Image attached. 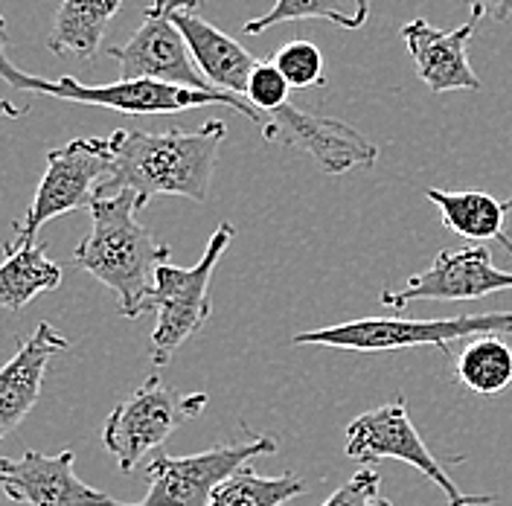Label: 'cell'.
Listing matches in <instances>:
<instances>
[{"label": "cell", "instance_id": "1", "mask_svg": "<svg viewBox=\"0 0 512 506\" xmlns=\"http://www.w3.org/2000/svg\"><path fill=\"white\" fill-rule=\"evenodd\" d=\"M224 137L227 126L222 120H207L195 131L117 128L114 134H108L111 175L96 195L134 192L140 210L155 195H181L195 204H204Z\"/></svg>", "mask_w": 512, "mask_h": 506}, {"label": "cell", "instance_id": "2", "mask_svg": "<svg viewBox=\"0 0 512 506\" xmlns=\"http://www.w3.org/2000/svg\"><path fill=\"white\" fill-rule=\"evenodd\" d=\"M91 233L73 251V265L117 294L123 317H140L155 288V274L169 262L172 248L158 242L137 222L140 201L134 192L96 195L88 207Z\"/></svg>", "mask_w": 512, "mask_h": 506}, {"label": "cell", "instance_id": "3", "mask_svg": "<svg viewBox=\"0 0 512 506\" xmlns=\"http://www.w3.org/2000/svg\"><path fill=\"white\" fill-rule=\"evenodd\" d=\"M0 79L21 91V94L38 96H59L67 102H79V105H99V108H111L120 114L131 117H152V114H181L192 108H204V105H224L242 117H248L254 126H265V117L256 111L251 102L239 99L233 94L222 91H192V88H178V85H163L152 79H137V82H111V85H85L73 76H56V79H44V76H32L24 73L18 64L9 59L6 53V21L0 15Z\"/></svg>", "mask_w": 512, "mask_h": 506}, {"label": "cell", "instance_id": "4", "mask_svg": "<svg viewBox=\"0 0 512 506\" xmlns=\"http://www.w3.org/2000/svg\"><path fill=\"white\" fill-rule=\"evenodd\" d=\"M480 335H512V312L486 315L437 317V320H408V317H364L338 326H323L312 332H297L294 347H329L347 352H393V349L437 347L454 358L451 341H472Z\"/></svg>", "mask_w": 512, "mask_h": 506}, {"label": "cell", "instance_id": "5", "mask_svg": "<svg viewBox=\"0 0 512 506\" xmlns=\"http://www.w3.org/2000/svg\"><path fill=\"white\" fill-rule=\"evenodd\" d=\"M236 236V227L230 222H222L207 248L201 253V259L192 268H178L172 262L160 265L155 274V288L146 297L143 312H155V329H152V361L163 367L172 361V355L190 341L195 332H201V326L213 315V303H210V280L216 265L222 262L224 251L230 248Z\"/></svg>", "mask_w": 512, "mask_h": 506}, {"label": "cell", "instance_id": "6", "mask_svg": "<svg viewBox=\"0 0 512 506\" xmlns=\"http://www.w3.org/2000/svg\"><path fill=\"white\" fill-rule=\"evenodd\" d=\"M111 175V149L108 137H79L59 149L47 152V169L35 190L24 222L15 224L9 242H3V253L21 251L35 245L38 230L47 222L59 219L70 210L91 207L99 187Z\"/></svg>", "mask_w": 512, "mask_h": 506}, {"label": "cell", "instance_id": "7", "mask_svg": "<svg viewBox=\"0 0 512 506\" xmlns=\"http://www.w3.org/2000/svg\"><path fill=\"white\" fill-rule=\"evenodd\" d=\"M347 457L355 463L402 460L443 492L446 506H492L501 501L498 495H466L457 489L443 460L419 437L402 393L390 405L364 411L352 419L347 425Z\"/></svg>", "mask_w": 512, "mask_h": 506}, {"label": "cell", "instance_id": "8", "mask_svg": "<svg viewBox=\"0 0 512 506\" xmlns=\"http://www.w3.org/2000/svg\"><path fill=\"white\" fill-rule=\"evenodd\" d=\"M207 408V393H178L158 376L143 381L126 402L108 413L102 428V445L114 454L120 472H134L140 460L160 451L184 422L201 416Z\"/></svg>", "mask_w": 512, "mask_h": 506}, {"label": "cell", "instance_id": "9", "mask_svg": "<svg viewBox=\"0 0 512 506\" xmlns=\"http://www.w3.org/2000/svg\"><path fill=\"white\" fill-rule=\"evenodd\" d=\"M280 443L274 437L248 434L242 443L213 445L190 457H169L158 451L149 463V492L134 506H207L213 492L254 457L277 454Z\"/></svg>", "mask_w": 512, "mask_h": 506}, {"label": "cell", "instance_id": "10", "mask_svg": "<svg viewBox=\"0 0 512 506\" xmlns=\"http://www.w3.org/2000/svg\"><path fill=\"white\" fill-rule=\"evenodd\" d=\"M512 271H501L486 245H469L460 251H443L434 262L414 274L402 288L384 285L382 306L402 312L416 300L434 303H460V300H480L498 291H510Z\"/></svg>", "mask_w": 512, "mask_h": 506}, {"label": "cell", "instance_id": "11", "mask_svg": "<svg viewBox=\"0 0 512 506\" xmlns=\"http://www.w3.org/2000/svg\"><path fill=\"white\" fill-rule=\"evenodd\" d=\"M108 56L120 64L123 82L152 79V82L192 88V91H216L192 62L187 38L172 24L166 0H155L143 15L140 30L134 32L126 44L108 47Z\"/></svg>", "mask_w": 512, "mask_h": 506}, {"label": "cell", "instance_id": "12", "mask_svg": "<svg viewBox=\"0 0 512 506\" xmlns=\"http://www.w3.org/2000/svg\"><path fill=\"white\" fill-rule=\"evenodd\" d=\"M262 137L268 143H286L306 152L326 175H344L350 169H373L379 160V146L361 131L335 117L312 114L294 108L291 102L265 114Z\"/></svg>", "mask_w": 512, "mask_h": 506}, {"label": "cell", "instance_id": "13", "mask_svg": "<svg viewBox=\"0 0 512 506\" xmlns=\"http://www.w3.org/2000/svg\"><path fill=\"white\" fill-rule=\"evenodd\" d=\"M0 495L27 506H134L88 486L73 472V448L44 454L30 448L24 457H0Z\"/></svg>", "mask_w": 512, "mask_h": 506}, {"label": "cell", "instance_id": "14", "mask_svg": "<svg viewBox=\"0 0 512 506\" xmlns=\"http://www.w3.org/2000/svg\"><path fill=\"white\" fill-rule=\"evenodd\" d=\"M475 32V21L454 30H437L425 18H414L402 27L405 47L416 64L419 79L431 94H448V91H480L478 73L469 64V41Z\"/></svg>", "mask_w": 512, "mask_h": 506}, {"label": "cell", "instance_id": "15", "mask_svg": "<svg viewBox=\"0 0 512 506\" xmlns=\"http://www.w3.org/2000/svg\"><path fill=\"white\" fill-rule=\"evenodd\" d=\"M70 347L62 332L41 320L27 341H21L15 355L0 367V440L12 434L35 408L47 364Z\"/></svg>", "mask_w": 512, "mask_h": 506}, {"label": "cell", "instance_id": "16", "mask_svg": "<svg viewBox=\"0 0 512 506\" xmlns=\"http://www.w3.org/2000/svg\"><path fill=\"white\" fill-rule=\"evenodd\" d=\"M172 24L187 38V47L192 53V62L201 70V76L222 94H233L245 99L248 79L259 64L254 53H248L236 38L204 21L195 9H172L166 0Z\"/></svg>", "mask_w": 512, "mask_h": 506}, {"label": "cell", "instance_id": "17", "mask_svg": "<svg viewBox=\"0 0 512 506\" xmlns=\"http://www.w3.org/2000/svg\"><path fill=\"white\" fill-rule=\"evenodd\" d=\"M425 198L440 210L443 224L460 239L483 245V242H498L512 253V236L507 233V219L512 213L510 198H495L489 192L478 190H425Z\"/></svg>", "mask_w": 512, "mask_h": 506}, {"label": "cell", "instance_id": "18", "mask_svg": "<svg viewBox=\"0 0 512 506\" xmlns=\"http://www.w3.org/2000/svg\"><path fill=\"white\" fill-rule=\"evenodd\" d=\"M120 6L123 0H62L53 21L50 50L56 56L73 53L82 62H91Z\"/></svg>", "mask_w": 512, "mask_h": 506}, {"label": "cell", "instance_id": "19", "mask_svg": "<svg viewBox=\"0 0 512 506\" xmlns=\"http://www.w3.org/2000/svg\"><path fill=\"white\" fill-rule=\"evenodd\" d=\"M62 285V265L47 256L44 245L3 253L0 262V309L21 312L30 300Z\"/></svg>", "mask_w": 512, "mask_h": 506}, {"label": "cell", "instance_id": "20", "mask_svg": "<svg viewBox=\"0 0 512 506\" xmlns=\"http://www.w3.org/2000/svg\"><path fill=\"white\" fill-rule=\"evenodd\" d=\"M454 379L475 396H498L512 384V347L501 335H480L454 355Z\"/></svg>", "mask_w": 512, "mask_h": 506}, {"label": "cell", "instance_id": "21", "mask_svg": "<svg viewBox=\"0 0 512 506\" xmlns=\"http://www.w3.org/2000/svg\"><path fill=\"white\" fill-rule=\"evenodd\" d=\"M370 18V0H274V6L248 21L245 35H262L288 21H329L341 30H361Z\"/></svg>", "mask_w": 512, "mask_h": 506}, {"label": "cell", "instance_id": "22", "mask_svg": "<svg viewBox=\"0 0 512 506\" xmlns=\"http://www.w3.org/2000/svg\"><path fill=\"white\" fill-rule=\"evenodd\" d=\"M306 492L309 483L294 472L259 475L251 466H242L213 492L207 506H283Z\"/></svg>", "mask_w": 512, "mask_h": 506}, {"label": "cell", "instance_id": "23", "mask_svg": "<svg viewBox=\"0 0 512 506\" xmlns=\"http://www.w3.org/2000/svg\"><path fill=\"white\" fill-rule=\"evenodd\" d=\"M271 62L277 64V70L286 76L291 88H318L326 82V64L318 44L306 41V38H294L283 44Z\"/></svg>", "mask_w": 512, "mask_h": 506}, {"label": "cell", "instance_id": "24", "mask_svg": "<svg viewBox=\"0 0 512 506\" xmlns=\"http://www.w3.org/2000/svg\"><path fill=\"white\" fill-rule=\"evenodd\" d=\"M288 94H291V85L286 82V76L277 70V64L271 62V59H265V62L259 59L251 79H248L245 102H251L256 111L265 117V114L288 105Z\"/></svg>", "mask_w": 512, "mask_h": 506}, {"label": "cell", "instance_id": "25", "mask_svg": "<svg viewBox=\"0 0 512 506\" xmlns=\"http://www.w3.org/2000/svg\"><path fill=\"white\" fill-rule=\"evenodd\" d=\"M320 506H393L382 495V475L376 469H361L335 489Z\"/></svg>", "mask_w": 512, "mask_h": 506}, {"label": "cell", "instance_id": "26", "mask_svg": "<svg viewBox=\"0 0 512 506\" xmlns=\"http://www.w3.org/2000/svg\"><path fill=\"white\" fill-rule=\"evenodd\" d=\"M463 3L472 12L475 24L480 18H492V21H510L512 18V0H463Z\"/></svg>", "mask_w": 512, "mask_h": 506}, {"label": "cell", "instance_id": "27", "mask_svg": "<svg viewBox=\"0 0 512 506\" xmlns=\"http://www.w3.org/2000/svg\"><path fill=\"white\" fill-rule=\"evenodd\" d=\"M18 117H24V111H21L18 105L6 102V99H0V123H3V120H18Z\"/></svg>", "mask_w": 512, "mask_h": 506}, {"label": "cell", "instance_id": "28", "mask_svg": "<svg viewBox=\"0 0 512 506\" xmlns=\"http://www.w3.org/2000/svg\"><path fill=\"white\" fill-rule=\"evenodd\" d=\"M198 3L201 0H169L172 9H198Z\"/></svg>", "mask_w": 512, "mask_h": 506}]
</instances>
